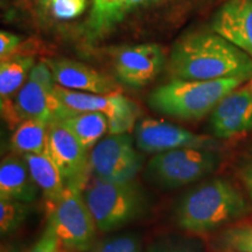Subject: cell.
Returning <instances> with one entry per match:
<instances>
[{
	"instance_id": "5b68a950",
	"label": "cell",
	"mask_w": 252,
	"mask_h": 252,
	"mask_svg": "<svg viewBox=\"0 0 252 252\" xmlns=\"http://www.w3.org/2000/svg\"><path fill=\"white\" fill-rule=\"evenodd\" d=\"M84 186L67 184L61 197L47 208L48 225L67 251H90L96 238V223L83 196Z\"/></svg>"
},
{
	"instance_id": "7c38bea8",
	"label": "cell",
	"mask_w": 252,
	"mask_h": 252,
	"mask_svg": "<svg viewBox=\"0 0 252 252\" xmlns=\"http://www.w3.org/2000/svg\"><path fill=\"white\" fill-rule=\"evenodd\" d=\"M165 62V53L158 45L124 47L112 54L116 76L122 83L133 88L144 87L154 80Z\"/></svg>"
},
{
	"instance_id": "30bf717a",
	"label": "cell",
	"mask_w": 252,
	"mask_h": 252,
	"mask_svg": "<svg viewBox=\"0 0 252 252\" xmlns=\"http://www.w3.org/2000/svg\"><path fill=\"white\" fill-rule=\"evenodd\" d=\"M138 149L159 154L179 149L212 150L216 143L207 135L196 134L181 126L154 118H144L134 126Z\"/></svg>"
},
{
	"instance_id": "4dcf8cb0",
	"label": "cell",
	"mask_w": 252,
	"mask_h": 252,
	"mask_svg": "<svg viewBox=\"0 0 252 252\" xmlns=\"http://www.w3.org/2000/svg\"><path fill=\"white\" fill-rule=\"evenodd\" d=\"M157 252H189V251H185V250H161V251H157Z\"/></svg>"
},
{
	"instance_id": "9c48e42d",
	"label": "cell",
	"mask_w": 252,
	"mask_h": 252,
	"mask_svg": "<svg viewBox=\"0 0 252 252\" xmlns=\"http://www.w3.org/2000/svg\"><path fill=\"white\" fill-rule=\"evenodd\" d=\"M90 174L109 181H132L143 167V158L128 134H110L91 150Z\"/></svg>"
},
{
	"instance_id": "cb8c5ba5",
	"label": "cell",
	"mask_w": 252,
	"mask_h": 252,
	"mask_svg": "<svg viewBox=\"0 0 252 252\" xmlns=\"http://www.w3.org/2000/svg\"><path fill=\"white\" fill-rule=\"evenodd\" d=\"M89 0H50L49 11L58 20H72L86 11Z\"/></svg>"
},
{
	"instance_id": "d4e9b609",
	"label": "cell",
	"mask_w": 252,
	"mask_h": 252,
	"mask_svg": "<svg viewBox=\"0 0 252 252\" xmlns=\"http://www.w3.org/2000/svg\"><path fill=\"white\" fill-rule=\"evenodd\" d=\"M150 1V0H115L102 11L97 12V18L99 21L108 24L110 21H116L117 18H121L124 15V13L127 12V9L135 6L145 4V2Z\"/></svg>"
},
{
	"instance_id": "7a4b0ae2",
	"label": "cell",
	"mask_w": 252,
	"mask_h": 252,
	"mask_svg": "<svg viewBox=\"0 0 252 252\" xmlns=\"http://www.w3.org/2000/svg\"><path fill=\"white\" fill-rule=\"evenodd\" d=\"M248 202L226 179H213L190 189L175 210L178 225L193 234L215 231L245 216Z\"/></svg>"
},
{
	"instance_id": "6da1fadb",
	"label": "cell",
	"mask_w": 252,
	"mask_h": 252,
	"mask_svg": "<svg viewBox=\"0 0 252 252\" xmlns=\"http://www.w3.org/2000/svg\"><path fill=\"white\" fill-rule=\"evenodd\" d=\"M168 71L174 80L252 78V58L215 32H193L173 47Z\"/></svg>"
},
{
	"instance_id": "9a60e30c",
	"label": "cell",
	"mask_w": 252,
	"mask_h": 252,
	"mask_svg": "<svg viewBox=\"0 0 252 252\" xmlns=\"http://www.w3.org/2000/svg\"><path fill=\"white\" fill-rule=\"evenodd\" d=\"M212 30L252 58V0H228L214 17Z\"/></svg>"
},
{
	"instance_id": "8992f818",
	"label": "cell",
	"mask_w": 252,
	"mask_h": 252,
	"mask_svg": "<svg viewBox=\"0 0 252 252\" xmlns=\"http://www.w3.org/2000/svg\"><path fill=\"white\" fill-rule=\"evenodd\" d=\"M46 62L37 63L27 81L15 94L9 108L2 112L9 125L31 119L49 124L64 117L65 111L54 94L56 84Z\"/></svg>"
},
{
	"instance_id": "ba28073f",
	"label": "cell",
	"mask_w": 252,
	"mask_h": 252,
	"mask_svg": "<svg viewBox=\"0 0 252 252\" xmlns=\"http://www.w3.org/2000/svg\"><path fill=\"white\" fill-rule=\"evenodd\" d=\"M54 94L67 116L72 112H102L109 119L110 134L130 131L138 116L137 104L122 94H97L70 90L56 84Z\"/></svg>"
},
{
	"instance_id": "2e32d148",
	"label": "cell",
	"mask_w": 252,
	"mask_h": 252,
	"mask_svg": "<svg viewBox=\"0 0 252 252\" xmlns=\"http://www.w3.org/2000/svg\"><path fill=\"white\" fill-rule=\"evenodd\" d=\"M39 195V187L32 178L24 157L9 154L0 165V198L31 203Z\"/></svg>"
},
{
	"instance_id": "e0dca14e",
	"label": "cell",
	"mask_w": 252,
	"mask_h": 252,
	"mask_svg": "<svg viewBox=\"0 0 252 252\" xmlns=\"http://www.w3.org/2000/svg\"><path fill=\"white\" fill-rule=\"evenodd\" d=\"M23 157L26 160L32 178L42 191L47 204L46 207H50L61 197L67 185L61 172L47 152L26 154Z\"/></svg>"
},
{
	"instance_id": "7402d4cb",
	"label": "cell",
	"mask_w": 252,
	"mask_h": 252,
	"mask_svg": "<svg viewBox=\"0 0 252 252\" xmlns=\"http://www.w3.org/2000/svg\"><path fill=\"white\" fill-rule=\"evenodd\" d=\"M220 244L230 251L252 252V226L241 225L224 230L220 236Z\"/></svg>"
},
{
	"instance_id": "d6986e66",
	"label": "cell",
	"mask_w": 252,
	"mask_h": 252,
	"mask_svg": "<svg viewBox=\"0 0 252 252\" xmlns=\"http://www.w3.org/2000/svg\"><path fill=\"white\" fill-rule=\"evenodd\" d=\"M34 65V59L31 56L21 55L2 60L0 65V96L2 112L9 108L14 96L21 89L24 81Z\"/></svg>"
},
{
	"instance_id": "5bb4252c",
	"label": "cell",
	"mask_w": 252,
	"mask_h": 252,
	"mask_svg": "<svg viewBox=\"0 0 252 252\" xmlns=\"http://www.w3.org/2000/svg\"><path fill=\"white\" fill-rule=\"evenodd\" d=\"M45 62L60 87L97 94H121V88L115 81L83 63L64 58Z\"/></svg>"
},
{
	"instance_id": "3957f363",
	"label": "cell",
	"mask_w": 252,
	"mask_h": 252,
	"mask_svg": "<svg viewBox=\"0 0 252 252\" xmlns=\"http://www.w3.org/2000/svg\"><path fill=\"white\" fill-rule=\"evenodd\" d=\"M247 82L242 77L212 81L173 80L154 89L149 97L150 106L162 115L184 121H197L219 105L230 93Z\"/></svg>"
},
{
	"instance_id": "52a82bcc",
	"label": "cell",
	"mask_w": 252,
	"mask_h": 252,
	"mask_svg": "<svg viewBox=\"0 0 252 252\" xmlns=\"http://www.w3.org/2000/svg\"><path fill=\"white\" fill-rule=\"evenodd\" d=\"M220 157L208 149H179L156 154L147 165V176L162 188L194 184L215 172Z\"/></svg>"
},
{
	"instance_id": "8fae6325",
	"label": "cell",
	"mask_w": 252,
	"mask_h": 252,
	"mask_svg": "<svg viewBox=\"0 0 252 252\" xmlns=\"http://www.w3.org/2000/svg\"><path fill=\"white\" fill-rule=\"evenodd\" d=\"M47 153L58 166L65 184L84 186L89 180L88 150L60 121L48 124Z\"/></svg>"
},
{
	"instance_id": "f1b7e54d",
	"label": "cell",
	"mask_w": 252,
	"mask_h": 252,
	"mask_svg": "<svg viewBox=\"0 0 252 252\" xmlns=\"http://www.w3.org/2000/svg\"><path fill=\"white\" fill-rule=\"evenodd\" d=\"M0 252H24V249L19 244H2Z\"/></svg>"
},
{
	"instance_id": "484cf974",
	"label": "cell",
	"mask_w": 252,
	"mask_h": 252,
	"mask_svg": "<svg viewBox=\"0 0 252 252\" xmlns=\"http://www.w3.org/2000/svg\"><path fill=\"white\" fill-rule=\"evenodd\" d=\"M64 248L60 243L58 236L53 231L49 225L46 226L45 231L37 242L33 245V248L27 252H65Z\"/></svg>"
},
{
	"instance_id": "603a6c76",
	"label": "cell",
	"mask_w": 252,
	"mask_h": 252,
	"mask_svg": "<svg viewBox=\"0 0 252 252\" xmlns=\"http://www.w3.org/2000/svg\"><path fill=\"white\" fill-rule=\"evenodd\" d=\"M140 239L135 235H122L94 243L90 252H140Z\"/></svg>"
},
{
	"instance_id": "277c9868",
	"label": "cell",
	"mask_w": 252,
	"mask_h": 252,
	"mask_svg": "<svg viewBox=\"0 0 252 252\" xmlns=\"http://www.w3.org/2000/svg\"><path fill=\"white\" fill-rule=\"evenodd\" d=\"M83 196L97 229L103 232L133 222L147 208L144 189L135 180L117 182L91 176L83 187Z\"/></svg>"
},
{
	"instance_id": "ac0fdd59",
	"label": "cell",
	"mask_w": 252,
	"mask_h": 252,
	"mask_svg": "<svg viewBox=\"0 0 252 252\" xmlns=\"http://www.w3.org/2000/svg\"><path fill=\"white\" fill-rule=\"evenodd\" d=\"M60 122L88 151L93 150L110 130L109 119L102 112H72Z\"/></svg>"
},
{
	"instance_id": "f546056e",
	"label": "cell",
	"mask_w": 252,
	"mask_h": 252,
	"mask_svg": "<svg viewBox=\"0 0 252 252\" xmlns=\"http://www.w3.org/2000/svg\"><path fill=\"white\" fill-rule=\"evenodd\" d=\"M31 1H33V4L39 6L40 8L46 9V8H48L50 0H31Z\"/></svg>"
},
{
	"instance_id": "44dd1931",
	"label": "cell",
	"mask_w": 252,
	"mask_h": 252,
	"mask_svg": "<svg viewBox=\"0 0 252 252\" xmlns=\"http://www.w3.org/2000/svg\"><path fill=\"white\" fill-rule=\"evenodd\" d=\"M31 214L26 202L8 198H0V234L1 237L12 235L24 224Z\"/></svg>"
},
{
	"instance_id": "1f68e13d",
	"label": "cell",
	"mask_w": 252,
	"mask_h": 252,
	"mask_svg": "<svg viewBox=\"0 0 252 252\" xmlns=\"http://www.w3.org/2000/svg\"><path fill=\"white\" fill-rule=\"evenodd\" d=\"M249 86H250V87H251V89H252V78L250 80V84H249Z\"/></svg>"
},
{
	"instance_id": "d6a6232c",
	"label": "cell",
	"mask_w": 252,
	"mask_h": 252,
	"mask_svg": "<svg viewBox=\"0 0 252 252\" xmlns=\"http://www.w3.org/2000/svg\"><path fill=\"white\" fill-rule=\"evenodd\" d=\"M229 252H236V251H229Z\"/></svg>"
},
{
	"instance_id": "ffe728a7",
	"label": "cell",
	"mask_w": 252,
	"mask_h": 252,
	"mask_svg": "<svg viewBox=\"0 0 252 252\" xmlns=\"http://www.w3.org/2000/svg\"><path fill=\"white\" fill-rule=\"evenodd\" d=\"M48 124L31 119L20 123L11 138V149L19 156L47 152Z\"/></svg>"
},
{
	"instance_id": "83f0119b",
	"label": "cell",
	"mask_w": 252,
	"mask_h": 252,
	"mask_svg": "<svg viewBox=\"0 0 252 252\" xmlns=\"http://www.w3.org/2000/svg\"><path fill=\"white\" fill-rule=\"evenodd\" d=\"M239 178L247 189L249 196L252 200V156L245 159L238 169Z\"/></svg>"
},
{
	"instance_id": "4316f807",
	"label": "cell",
	"mask_w": 252,
	"mask_h": 252,
	"mask_svg": "<svg viewBox=\"0 0 252 252\" xmlns=\"http://www.w3.org/2000/svg\"><path fill=\"white\" fill-rule=\"evenodd\" d=\"M19 43H20V37L12 33H8V32L1 31V33H0V55H1V61L11 56L12 52L17 48Z\"/></svg>"
},
{
	"instance_id": "4fadbf2b",
	"label": "cell",
	"mask_w": 252,
	"mask_h": 252,
	"mask_svg": "<svg viewBox=\"0 0 252 252\" xmlns=\"http://www.w3.org/2000/svg\"><path fill=\"white\" fill-rule=\"evenodd\" d=\"M213 133L220 139H230L252 130V89L237 88L220 100L210 117Z\"/></svg>"
}]
</instances>
